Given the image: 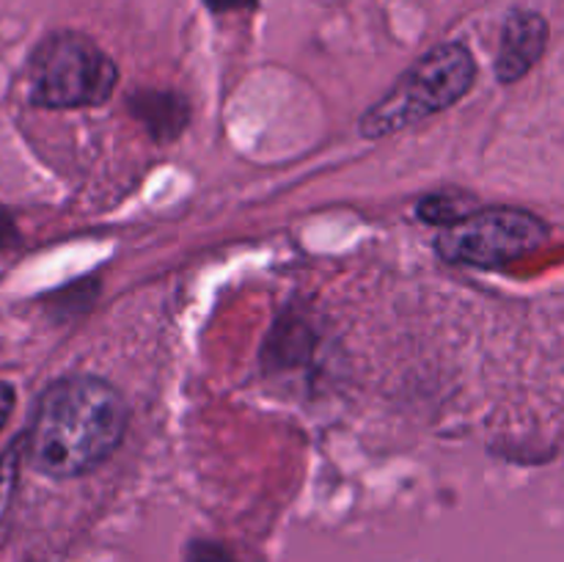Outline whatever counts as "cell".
<instances>
[{
    "label": "cell",
    "instance_id": "cell-9",
    "mask_svg": "<svg viewBox=\"0 0 564 562\" xmlns=\"http://www.w3.org/2000/svg\"><path fill=\"white\" fill-rule=\"evenodd\" d=\"M14 386L6 383V380H0V430L6 428V422H9L11 411H14Z\"/></svg>",
    "mask_w": 564,
    "mask_h": 562
},
{
    "label": "cell",
    "instance_id": "cell-4",
    "mask_svg": "<svg viewBox=\"0 0 564 562\" xmlns=\"http://www.w3.org/2000/svg\"><path fill=\"white\" fill-rule=\"evenodd\" d=\"M549 237V226L534 213L516 207H485L444 226L435 240L441 259L471 268H505L538 251Z\"/></svg>",
    "mask_w": 564,
    "mask_h": 562
},
{
    "label": "cell",
    "instance_id": "cell-3",
    "mask_svg": "<svg viewBox=\"0 0 564 562\" xmlns=\"http://www.w3.org/2000/svg\"><path fill=\"white\" fill-rule=\"evenodd\" d=\"M119 69L110 55L75 31L50 33L31 55V99L42 108H97L113 94Z\"/></svg>",
    "mask_w": 564,
    "mask_h": 562
},
{
    "label": "cell",
    "instance_id": "cell-1",
    "mask_svg": "<svg viewBox=\"0 0 564 562\" xmlns=\"http://www.w3.org/2000/svg\"><path fill=\"white\" fill-rule=\"evenodd\" d=\"M127 430V402L108 380L69 375L47 386L28 433V461L55 479L80 477L108 461Z\"/></svg>",
    "mask_w": 564,
    "mask_h": 562
},
{
    "label": "cell",
    "instance_id": "cell-8",
    "mask_svg": "<svg viewBox=\"0 0 564 562\" xmlns=\"http://www.w3.org/2000/svg\"><path fill=\"white\" fill-rule=\"evenodd\" d=\"M14 477H17V452L11 450L0 457V507H3L11 485H14Z\"/></svg>",
    "mask_w": 564,
    "mask_h": 562
},
{
    "label": "cell",
    "instance_id": "cell-6",
    "mask_svg": "<svg viewBox=\"0 0 564 562\" xmlns=\"http://www.w3.org/2000/svg\"><path fill=\"white\" fill-rule=\"evenodd\" d=\"M130 108L135 119L143 121L160 141H171L180 136L191 116L185 99L174 91H138L130 99Z\"/></svg>",
    "mask_w": 564,
    "mask_h": 562
},
{
    "label": "cell",
    "instance_id": "cell-2",
    "mask_svg": "<svg viewBox=\"0 0 564 562\" xmlns=\"http://www.w3.org/2000/svg\"><path fill=\"white\" fill-rule=\"evenodd\" d=\"M477 80V64L466 44L446 42L424 53L389 94L364 114V138H386L416 127L430 116L452 108L471 91Z\"/></svg>",
    "mask_w": 564,
    "mask_h": 562
},
{
    "label": "cell",
    "instance_id": "cell-5",
    "mask_svg": "<svg viewBox=\"0 0 564 562\" xmlns=\"http://www.w3.org/2000/svg\"><path fill=\"white\" fill-rule=\"evenodd\" d=\"M549 44V22L538 11L516 9L501 31V47L496 55L499 83H516L543 58Z\"/></svg>",
    "mask_w": 564,
    "mask_h": 562
},
{
    "label": "cell",
    "instance_id": "cell-10",
    "mask_svg": "<svg viewBox=\"0 0 564 562\" xmlns=\"http://www.w3.org/2000/svg\"><path fill=\"white\" fill-rule=\"evenodd\" d=\"M242 3H251V0H209V6H213V9H237V6H242Z\"/></svg>",
    "mask_w": 564,
    "mask_h": 562
},
{
    "label": "cell",
    "instance_id": "cell-7",
    "mask_svg": "<svg viewBox=\"0 0 564 562\" xmlns=\"http://www.w3.org/2000/svg\"><path fill=\"white\" fill-rule=\"evenodd\" d=\"M468 213H474V209L466 207L463 196H452V193H435L419 204V218L427 220V224L449 226Z\"/></svg>",
    "mask_w": 564,
    "mask_h": 562
}]
</instances>
